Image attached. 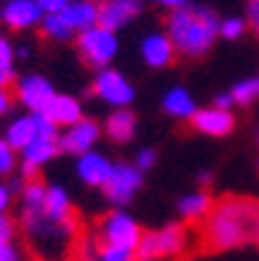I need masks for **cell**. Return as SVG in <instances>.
Returning a JSON list of instances; mask_svg holds the SVG:
<instances>
[{
  "instance_id": "2",
  "label": "cell",
  "mask_w": 259,
  "mask_h": 261,
  "mask_svg": "<svg viewBox=\"0 0 259 261\" xmlns=\"http://www.w3.org/2000/svg\"><path fill=\"white\" fill-rule=\"evenodd\" d=\"M166 34L176 47V55L197 60L213 49L220 36V18L205 6H184L169 13Z\"/></svg>"
},
{
  "instance_id": "20",
  "label": "cell",
  "mask_w": 259,
  "mask_h": 261,
  "mask_svg": "<svg viewBox=\"0 0 259 261\" xmlns=\"http://www.w3.org/2000/svg\"><path fill=\"white\" fill-rule=\"evenodd\" d=\"M104 132L106 137L117 142V145H125V142H132L135 135H137V117L132 109H114L112 114L106 117L104 122Z\"/></svg>"
},
{
  "instance_id": "11",
  "label": "cell",
  "mask_w": 259,
  "mask_h": 261,
  "mask_svg": "<svg viewBox=\"0 0 259 261\" xmlns=\"http://www.w3.org/2000/svg\"><path fill=\"white\" fill-rule=\"evenodd\" d=\"M101 132H104V127H101L96 119L83 117V119H78L76 124L60 129V150L78 158V155L93 150L96 142L101 140Z\"/></svg>"
},
{
  "instance_id": "19",
  "label": "cell",
  "mask_w": 259,
  "mask_h": 261,
  "mask_svg": "<svg viewBox=\"0 0 259 261\" xmlns=\"http://www.w3.org/2000/svg\"><path fill=\"white\" fill-rule=\"evenodd\" d=\"M60 16L65 18V23L73 31L81 34V31L99 23V0H70L60 11Z\"/></svg>"
},
{
  "instance_id": "42",
  "label": "cell",
  "mask_w": 259,
  "mask_h": 261,
  "mask_svg": "<svg viewBox=\"0 0 259 261\" xmlns=\"http://www.w3.org/2000/svg\"><path fill=\"white\" fill-rule=\"evenodd\" d=\"M99 3H101V0H99Z\"/></svg>"
},
{
  "instance_id": "40",
  "label": "cell",
  "mask_w": 259,
  "mask_h": 261,
  "mask_svg": "<svg viewBox=\"0 0 259 261\" xmlns=\"http://www.w3.org/2000/svg\"><path fill=\"white\" fill-rule=\"evenodd\" d=\"M0 21H3V8H0Z\"/></svg>"
},
{
  "instance_id": "15",
  "label": "cell",
  "mask_w": 259,
  "mask_h": 261,
  "mask_svg": "<svg viewBox=\"0 0 259 261\" xmlns=\"http://www.w3.org/2000/svg\"><path fill=\"white\" fill-rule=\"evenodd\" d=\"M192 127H195L200 135H207V137H226V135L233 132L236 117H233V111L218 109V106L213 103V106H207V109H197V114L192 117Z\"/></svg>"
},
{
  "instance_id": "26",
  "label": "cell",
  "mask_w": 259,
  "mask_h": 261,
  "mask_svg": "<svg viewBox=\"0 0 259 261\" xmlns=\"http://www.w3.org/2000/svg\"><path fill=\"white\" fill-rule=\"evenodd\" d=\"M244 34H246V21L244 18L231 16V18L220 21V36H223V39H241Z\"/></svg>"
},
{
  "instance_id": "41",
  "label": "cell",
  "mask_w": 259,
  "mask_h": 261,
  "mask_svg": "<svg viewBox=\"0 0 259 261\" xmlns=\"http://www.w3.org/2000/svg\"><path fill=\"white\" fill-rule=\"evenodd\" d=\"M256 86H259V75H256Z\"/></svg>"
},
{
  "instance_id": "23",
  "label": "cell",
  "mask_w": 259,
  "mask_h": 261,
  "mask_svg": "<svg viewBox=\"0 0 259 261\" xmlns=\"http://www.w3.org/2000/svg\"><path fill=\"white\" fill-rule=\"evenodd\" d=\"M228 93L233 96V103H236V106H249L251 101H256V98H259V86H256V78L239 81V83H236Z\"/></svg>"
},
{
  "instance_id": "8",
  "label": "cell",
  "mask_w": 259,
  "mask_h": 261,
  "mask_svg": "<svg viewBox=\"0 0 259 261\" xmlns=\"http://www.w3.org/2000/svg\"><path fill=\"white\" fill-rule=\"evenodd\" d=\"M39 135H60V127L52 124L44 114H34V111H29V114L23 117H16L8 122L3 137L6 142L13 147L16 153H21L23 147L34 140V137H39Z\"/></svg>"
},
{
  "instance_id": "17",
  "label": "cell",
  "mask_w": 259,
  "mask_h": 261,
  "mask_svg": "<svg viewBox=\"0 0 259 261\" xmlns=\"http://www.w3.org/2000/svg\"><path fill=\"white\" fill-rule=\"evenodd\" d=\"M42 114L57 124L60 129L70 127V124H76L78 119H83V106L76 96H67V93H55V98L47 103V109L42 111Z\"/></svg>"
},
{
  "instance_id": "5",
  "label": "cell",
  "mask_w": 259,
  "mask_h": 261,
  "mask_svg": "<svg viewBox=\"0 0 259 261\" xmlns=\"http://www.w3.org/2000/svg\"><path fill=\"white\" fill-rule=\"evenodd\" d=\"M96 236L106 246H122V248H132L135 251L140 238H143V228L127 210L117 207L112 212H106V217H101Z\"/></svg>"
},
{
  "instance_id": "39",
  "label": "cell",
  "mask_w": 259,
  "mask_h": 261,
  "mask_svg": "<svg viewBox=\"0 0 259 261\" xmlns=\"http://www.w3.org/2000/svg\"><path fill=\"white\" fill-rule=\"evenodd\" d=\"M210 178H213V173H210V171H200V173H197V181H200L202 186H205Z\"/></svg>"
},
{
  "instance_id": "34",
  "label": "cell",
  "mask_w": 259,
  "mask_h": 261,
  "mask_svg": "<svg viewBox=\"0 0 259 261\" xmlns=\"http://www.w3.org/2000/svg\"><path fill=\"white\" fill-rule=\"evenodd\" d=\"M13 91H0V117L3 114H8L11 111V106H13Z\"/></svg>"
},
{
  "instance_id": "32",
  "label": "cell",
  "mask_w": 259,
  "mask_h": 261,
  "mask_svg": "<svg viewBox=\"0 0 259 261\" xmlns=\"http://www.w3.org/2000/svg\"><path fill=\"white\" fill-rule=\"evenodd\" d=\"M246 23H251V29L259 34V0H249V6H246Z\"/></svg>"
},
{
  "instance_id": "9",
  "label": "cell",
  "mask_w": 259,
  "mask_h": 261,
  "mask_svg": "<svg viewBox=\"0 0 259 261\" xmlns=\"http://www.w3.org/2000/svg\"><path fill=\"white\" fill-rule=\"evenodd\" d=\"M60 135H39L18 153V166L26 178H39V171L60 155Z\"/></svg>"
},
{
  "instance_id": "24",
  "label": "cell",
  "mask_w": 259,
  "mask_h": 261,
  "mask_svg": "<svg viewBox=\"0 0 259 261\" xmlns=\"http://www.w3.org/2000/svg\"><path fill=\"white\" fill-rule=\"evenodd\" d=\"M101 243V241H99ZM99 261H137L132 248H122V246H99Z\"/></svg>"
},
{
  "instance_id": "3",
  "label": "cell",
  "mask_w": 259,
  "mask_h": 261,
  "mask_svg": "<svg viewBox=\"0 0 259 261\" xmlns=\"http://www.w3.org/2000/svg\"><path fill=\"white\" fill-rule=\"evenodd\" d=\"M76 47L81 60L93 67V70H104L114 62L117 52H120V39H117V31H109L106 26L96 23L81 34H76Z\"/></svg>"
},
{
  "instance_id": "29",
  "label": "cell",
  "mask_w": 259,
  "mask_h": 261,
  "mask_svg": "<svg viewBox=\"0 0 259 261\" xmlns=\"http://www.w3.org/2000/svg\"><path fill=\"white\" fill-rule=\"evenodd\" d=\"M143 173H148V171H151L156 163H158V153L153 150V147H140V150L135 153V161H132Z\"/></svg>"
},
{
  "instance_id": "21",
  "label": "cell",
  "mask_w": 259,
  "mask_h": 261,
  "mask_svg": "<svg viewBox=\"0 0 259 261\" xmlns=\"http://www.w3.org/2000/svg\"><path fill=\"white\" fill-rule=\"evenodd\" d=\"M215 199L210 197V192L205 189H197V192H190V194H184L179 202H176V212L184 222H202L210 210H213Z\"/></svg>"
},
{
  "instance_id": "18",
  "label": "cell",
  "mask_w": 259,
  "mask_h": 261,
  "mask_svg": "<svg viewBox=\"0 0 259 261\" xmlns=\"http://www.w3.org/2000/svg\"><path fill=\"white\" fill-rule=\"evenodd\" d=\"M161 109L163 114L171 117V119H179V122H192V117L197 114V103H195V96L181 88V86H174L163 93L161 98Z\"/></svg>"
},
{
  "instance_id": "22",
  "label": "cell",
  "mask_w": 259,
  "mask_h": 261,
  "mask_svg": "<svg viewBox=\"0 0 259 261\" xmlns=\"http://www.w3.org/2000/svg\"><path fill=\"white\" fill-rule=\"evenodd\" d=\"M39 34L44 36L47 42H57V44L70 42L73 36H76V31L65 23V18L60 13H44V18L39 23Z\"/></svg>"
},
{
  "instance_id": "35",
  "label": "cell",
  "mask_w": 259,
  "mask_h": 261,
  "mask_svg": "<svg viewBox=\"0 0 259 261\" xmlns=\"http://www.w3.org/2000/svg\"><path fill=\"white\" fill-rule=\"evenodd\" d=\"M213 103H215L218 109H228V111H231V109L236 106V103H233V96H231V93H218Z\"/></svg>"
},
{
  "instance_id": "10",
  "label": "cell",
  "mask_w": 259,
  "mask_h": 261,
  "mask_svg": "<svg viewBox=\"0 0 259 261\" xmlns=\"http://www.w3.org/2000/svg\"><path fill=\"white\" fill-rule=\"evenodd\" d=\"M55 86L39 75V72H29V75H21L16 78L13 83V96L18 103H23L29 111H34V114H42V111L47 109V103L55 98Z\"/></svg>"
},
{
  "instance_id": "37",
  "label": "cell",
  "mask_w": 259,
  "mask_h": 261,
  "mask_svg": "<svg viewBox=\"0 0 259 261\" xmlns=\"http://www.w3.org/2000/svg\"><path fill=\"white\" fill-rule=\"evenodd\" d=\"M153 3L169 8V11H176V8H184V6H190V0H153Z\"/></svg>"
},
{
  "instance_id": "28",
  "label": "cell",
  "mask_w": 259,
  "mask_h": 261,
  "mask_svg": "<svg viewBox=\"0 0 259 261\" xmlns=\"http://www.w3.org/2000/svg\"><path fill=\"white\" fill-rule=\"evenodd\" d=\"M16 192H21V186L16 181H0V215L11 210V204L16 199Z\"/></svg>"
},
{
  "instance_id": "33",
  "label": "cell",
  "mask_w": 259,
  "mask_h": 261,
  "mask_svg": "<svg viewBox=\"0 0 259 261\" xmlns=\"http://www.w3.org/2000/svg\"><path fill=\"white\" fill-rule=\"evenodd\" d=\"M36 3L42 6L44 13H60V11L70 3V0H36Z\"/></svg>"
},
{
  "instance_id": "16",
  "label": "cell",
  "mask_w": 259,
  "mask_h": 261,
  "mask_svg": "<svg viewBox=\"0 0 259 261\" xmlns=\"http://www.w3.org/2000/svg\"><path fill=\"white\" fill-rule=\"evenodd\" d=\"M112 168H114V163L109 161L104 153H99V150H88V153L78 155V161H76V173H78V178H81L86 186H93V189H101V186L106 184Z\"/></svg>"
},
{
  "instance_id": "36",
  "label": "cell",
  "mask_w": 259,
  "mask_h": 261,
  "mask_svg": "<svg viewBox=\"0 0 259 261\" xmlns=\"http://www.w3.org/2000/svg\"><path fill=\"white\" fill-rule=\"evenodd\" d=\"M16 83V72H0V91H11Z\"/></svg>"
},
{
  "instance_id": "30",
  "label": "cell",
  "mask_w": 259,
  "mask_h": 261,
  "mask_svg": "<svg viewBox=\"0 0 259 261\" xmlns=\"http://www.w3.org/2000/svg\"><path fill=\"white\" fill-rule=\"evenodd\" d=\"M16 233H18V222L8 212H3L0 215V243H13Z\"/></svg>"
},
{
  "instance_id": "6",
  "label": "cell",
  "mask_w": 259,
  "mask_h": 261,
  "mask_svg": "<svg viewBox=\"0 0 259 261\" xmlns=\"http://www.w3.org/2000/svg\"><path fill=\"white\" fill-rule=\"evenodd\" d=\"M143 181H145V173L135 163L120 161V163H114V168H112V173H109L106 184L101 186V192H104V197L112 202L114 207H125L143 189Z\"/></svg>"
},
{
  "instance_id": "27",
  "label": "cell",
  "mask_w": 259,
  "mask_h": 261,
  "mask_svg": "<svg viewBox=\"0 0 259 261\" xmlns=\"http://www.w3.org/2000/svg\"><path fill=\"white\" fill-rule=\"evenodd\" d=\"M16 47L8 36L0 34V72H13V62H16Z\"/></svg>"
},
{
  "instance_id": "12",
  "label": "cell",
  "mask_w": 259,
  "mask_h": 261,
  "mask_svg": "<svg viewBox=\"0 0 259 261\" xmlns=\"http://www.w3.org/2000/svg\"><path fill=\"white\" fill-rule=\"evenodd\" d=\"M143 13V0H101L99 23L109 31H120Z\"/></svg>"
},
{
  "instance_id": "1",
  "label": "cell",
  "mask_w": 259,
  "mask_h": 261,
  "mask_svg": "<svg viewBox=\"0 0 259 261\" xmlns=\"http://www.w3.org/2000/svg\"><path fill=\"white\" fill-rule=\"evenodd\" d=\"M200 241L207 251L259 248V197H223L200 222Z\"/></svg>"
},
{
  "instance_id": "25",
  "label": "cell",
  "mask_w": 259,
  "mask_h": 261,
  "mask_svg": "<svg viewBox=\"0 0 259 261\" xmlns=\"http://www.w3.org/2000/svg\"><path fill=\"white\" fill-rule=\"evenodd\" d=\"M18 166V153L13 150V147L6 142V137L0 135V176H8L13 173Z\"/></svg>"
},
{
  "instance_id": "13",
  "label": "cell",
  "mask_w": 259,
  "mask_h": 261,
  "mask_svg": "<svg viewBox=\"0 0 259 261\" xmlns=\"http://www.w3.org/2000/svg\"><path fill=\"white\" fill-rule=\"evenodd\" d=\"M42 18H44V11L36 0H8L3 6V23L11 31L39 29Z\"/></svg>"
},
{
  "instance_id": "31",
  "label": "cell",
  "mask_w": 259,
  "mask_h": 261,
  "mask_svg": "<svg viewBox=\"0 0 259 261\" xmlns=\"http://www.w3.org/2000/svg\"><path fill=\"white\" fill-rule=\"evenodd\" d=\"M0 261H21V248L16 243H0Z\"/></svg>"
},
{
  "instance_id": "4",
  "label": "cell",
  "mask_w": 259,
  "mask_h": 261,
  "mask_svg": "<svg viewBox=\"0 0 259 261\" xmlns=\"http://www.w3.org/2000/svg\"><path fill=\"white\" fill-rule=\"evenodd\" d=\"M187 246V230H184L181 222H169L163 228L148 230L143 233L135 256L137 261H161V258H171L176 253L184 251Z\"/></svg>"
},
{
  "instance_id": "14",
  "label": "cell",
  "mask_w": 259,
  "mask_h": 261,
  "mask_svg": "<svg viewBox=\"0 0 259 261\" xmlns=\"http://www.w3.org/2000/svg\"><path fill=\"white\" fill-rule=\"evenodd\" d=\"M140 57L148 67L153 70H163L169 67L174 60H176V47L174 42L169 39L166 31H151L145 36V39L140 42Z\"/></svg>"
},
{
  "instance_id": "7",
  "label": "cell",
  "mask_w": 259,
  "mask_h": 261,
  "mask_svg": "<svg viewBox=\"0 0 259 261\" xmlns=\"http://www.w3.org/2000/svg\"><path fill=\"white\" fill-rule=\"evenodd\" d=\"M91 91H93L96 98H101L104 103H109L112 109H130V103L135 101V86L114 67L96 70V78L91 83Z\"/></svg>"
},
{
  "instance_id": "38",
  "label": "cell",
  "mask_w": 259,
  "mask_h": 261,
  "mask_svg": "<svg viewBox=\"0 0 259 261\" xmlns=\"http://www.w3.org/2000/svg\"><path fill=\"white\" fill-rule=\"evenodd\" d=\"M16 57H18V60H26V57H31V47H29V44H21V47H16Z\"/></svg>"
}]
</instances>
